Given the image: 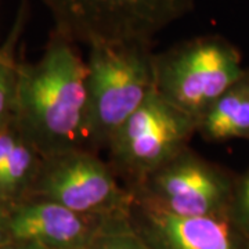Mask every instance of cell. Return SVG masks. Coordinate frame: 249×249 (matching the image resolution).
<instances>
[{
	"label": "cell",
	"instance_id": "obj_1",
	"mask_svg": "<svg viewBox=\"0 0 249 249\" xmlns=\"http://www.w3.org/2000/svg\"><path fill=\"white\" fill-rule=\"evenodd\" d=\"M75 46L53 31L37 61L18 64L14 118L45 157L89 148L88 64Z\"/></svg>",
	"mask_w": 249,
	"mask_h": 249
},
{
	"label": "cell",
	"instance_id": "obj_2",
	"mask_svg": "<svg viewBox=\"0 0 249 249\" xmlns=\"http://www.w3.org/2000/svg\"><path fill=\"white\" fill-rule=\"evenodd\" d=\"M148 43L90 46L88 64L89 148L106 151L118 129L155 91Z\"/></svg>",
	"mask_w": 249,
	"mask_h": 249
},
{
	"label": "cell",
	"instance_id": "obj_3",
	"mask_svg": "<svg viewBox=\"0 0 249 249\" xmlns=\"http://www.w3.org/2000/svg\"><path fill=\"white\" fill-rule=\"evenodd\" d=\"M54 32L83 45L148 43L188 14L196 0H40Z\"/></svg>",
	"mask_w": 249,
	"mask_h": 249
},
{
	"label": "cell",
	"instance_id": "obj_4",
	"mask_svg": "<svg viewBox=\"0 0 249 249\" xmlns=\"http://www.w3.org/2000/svg\"><path fill=\"white\" fill-rule=\"evenodd\" d=\"M247 71L238 49L223 36H196L154 54L157 93L196 124Z\"/></svg>",
	"mask_w": 249,
	"mask_h": 249
},
{
	"label": "cell",
	"instance_id": "obj_5",
	"mask_svg": "<svg viewBox=\"0 0 249 249\" xmlns=\"http://www.w3.org/2000/svg\"><path fill=\"white\" fill-rule=\"evenodd\" d=\"M196 121L152 93L108 144L107 160L130 191L178 152L190 147Z\"/></svg>",
	"mask_w": 249,
	"mask_h": 249
},
{
	"label": "cell",
	"instance_id": "obj_6",
	"mask_svg": "<svg viewBox=\"0 0 249 249\" xmlns=\"http://www.w3.org/2000/svg\"><path fill=\"white\" fill-rule=\"evenodd\" d=\"M29 196L47 198L83 213L118 217H129L134 201L108 160L89 148L45 157Z\"/></svg>",
	"mask_w": 249,
	"mask_h": 249
},
{
	"label": "cell",
	"instance_id": "obj_7",
	"mask_svg": "<svg viewBox=\"0 0 249 249\" xmlns=\"http://www.w3.org/2000/svg\"><path fill=\"white\" fill-rule=\"evenodd\" d=\"M237 176L190 147L150 173L132 190L134 201L178 216L230 212Z\"/></svg>",
	"mask_w": 249,
	"mask_h": 249
},
{
	"label": "cell",
	"instance_id": "obj_8",
	"mask_svg": "<svg viewBox=\"0 0 249 249\" xmlns=\"http://www.w3.org/2000/svg\"><path fill=\"white\" fill-rule=\"evenodd\" d=\"M7 212L11 241L46 249H86L106 234L130 227L129 217L83 213L40 196H29Z\"/></svg>",
	"mask_w": 249,
	"mask_h": 249
},
{
	"label": "cell",
	"instance_id": "obj_9",
	"mask_svg": "<svg viewBox=\"0 0 249 249\" xmlns=\"http://www.w3.org/2000/svg\"><path fill=\"white\" fill-rule=\"evenodd\" d=\"M132 231L148 249H249V235L230 216H178L133 201Z\"/></svg>",
	"mask_w": 249,
	"mask_h": 249
},
{
	"label": "cell",
	"instance_id": "obj_10",
	"mask_svg": "<svg viewBox=\"0 0 249 249\" xmlns=\"http://www.w3.org/2000/svg\"><path fill=\"white\" fill-rule=\"evenodd\" d=\"M43 160L13 114L0 126V204L9 209L31 196Z\"/></svg>",
	"mask_w": 249,
	"mask_h": 249
},
{
	"label": "cell",
	"instance_id": "obj_11",
	"mask_svg": "<svg viewBox=\"0 0 249 249\" xmlns=\"http://www.w3.org/2000/svg\"><path fill=\"white\" fill-rule=\"evenodd\" d=\"M196 133L209 142H249V70L205 111Z\"/></svg>",
	"mask_w": 249,
	"mask_h": 249
},
{
	"label": "cell",
	"instance_id": "obj_12",
	"mask_svg": "<svg viewBox=\"0 0 249 249\" xmlns=\"http://www.w3.org/2000/svg\"><path fill=\"white\" fill-rule=\"evenodd\" d=\"M27 1H24L22 9L18 14L17 24L10 35L9 40L3 49H0V126L14 114L16 97H17L18 61L14 55V47L18 40L19 32L25 22Z\"/></svg>",
	"mask_w": 249,
	"mask_h": 249
},
{
	"label": "cell",
	"instance_id": "obj_13",
	"mask_svg": "<svg viewBox=\"0 0 249 249\" xmlns=\"http://www.w3.org/2000/svg\"><path fill=\"white\" fill-rule=\"evenodd\" d=\"M230 216L249 235V169L235 178Z\"/></svg>",
	"mask_w": 249,
	"mask_h": 249
},
{
	"label": "cell",
	"instance_id": "obj_14",
	"mask_svg": "<svg viewBox=\"0 0 249 249\" xmlns=\"http://www.w3.org/2000/svg\"><path fill=\"white\" fill-rule=\"evenodd\" d=\"M86 249H148L139 237L132 231V229H124L109 232L98 238L93 245Z\"/></svg>",
	"mask_w": 249,
	"mask_h": 249
},
{
	"label": "cell",
	"instance_id": "obj_15",
	"mask_svg": "<svg viewBox=\"0 0 249 249\" xmlns=\"http://www.w3.org/2000/svg\"><path fill=\"white\" fill-rule=\"evenodd\" d=\"M11 242L9 229V212L7 208L0 204V248Z\"/></svg>",
	"mask_w": 249,
	"mask_h": 249
},
{
	"label": "cell",
	"instance_id": "obj_16",
	"mask_svg": "<svg viewBox=\"0 0 249 249\" xmlns=\"http://www.w3.org/2000/svg\"><path fill=\"white\" fill-rule=\"evenodd\" d=\"M0 249H46L43 247H39L35 244H29V242H18V241H11L9 244H6L4 247Z\"/></svg>",
	"mask_w": 249,
	"mask_h": 249
}]
</instances>
